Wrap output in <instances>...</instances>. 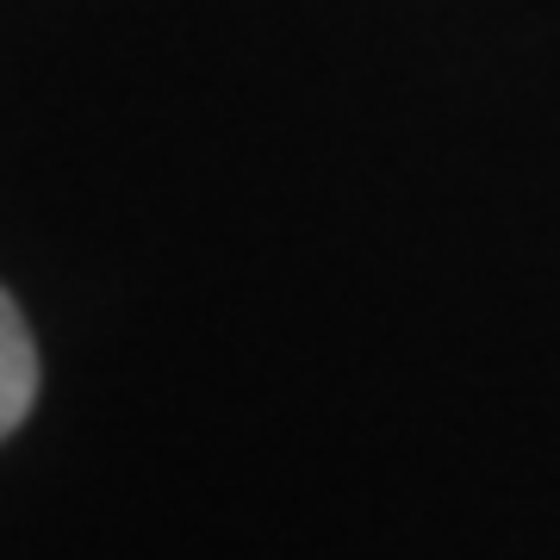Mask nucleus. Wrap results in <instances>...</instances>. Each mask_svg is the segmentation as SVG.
<instances>
[{
  "mask_svg": "<svg viewBox=\"0 0 560 560\" xmlns=\"http://www.w3.org/2000/svg\"><path fill=\"white\" fill-rule=\"evenodd\" d=\"M38 405V349H32V330H25L20 300L7 293L0 300V430L13 436Z\"/></svg>",
  "mask_w": 560,
  "mask_h": 560,
  "instance_id": "nucleus-1",
  "label": "nucleus"
}]
</instances>
